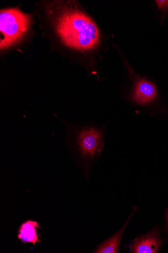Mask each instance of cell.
Segmentation results:
<instances>
[{"label":"cell","instance_id":"obj_4","mask_svg":"<svg viewBox=\"0 0 168 253\" xmlns=\"http://www.w3.org/2000/svg\"><path fill=\"white\" fill-rule=\"evenodd\" d=\"M132 87L127 98L133 104L141 108H146L158 100L159 98L157 86L146 78L130 73Z\"/></svg>","mask_w":168,"mask_h":253},{"label":"cell","instance_id":"obj_2","mask_svg":"<svg viewBox=\"0 0 168 253\" xmlns=\"http://www.w3.org/2000/svg\"><path fill=\"white\" fill-rule=\"evenodd\" d=\"M65 125L67 139L74 143L79 156L88 168L101 154L104 146L108 123H68L60 120Z\"/></svg>","mask_w":168,"mask_h":253},{"label":"cell","instance_id":"obj_8","mask_svg":"<svg viewBox=\"0 0 168 253\" xmlns=\"http://www.w3.org/2000/svg\"><path fill=\"white\" fill-rule=\"evenodd\" d=\"M158 8L164 12L168 10V1H162V0H157L155 1Z\"/></svg>","mask_w":168,"mask_h":253},{"label":"cell","instance_id":"obj_7","mask_svg":"<svg viewBox=\"0 0 168 253\" xmlns=\"http://www.w3.org/2000/svg\"><path fill=\"white\" fill-rule=\"evenodd\" d=\"M131 216L127 220L125 225L113 236L99 246L95 253H117L119 252L120 243L124 233L125 229Z\"/></svg>","mask_w":168,"mask_h":253},{"label":"cell","instance_id":"obj_6","mask_svg":"<svg viewBox=\"0 0 168 253\" xmlns=\"http://www.w3.org/2000/svg\"><path fill=\"white\" fill-rule=\"evenodd\" d=\"M40 228L38 223L34 220L24 222L19 228L18 238L23 243H32L34 246L40 242L37 228Z\"/></svg>","mask_w":168,"mask_h":253},{"label":"cell","instance_id":"obj_1","mask_svg":"<svg viewBox=\"0 0 168 253\" xmlns=\"http://www.w3.org/2000/svg\"><path fill=\"white\" fill-rule=\"evenodd\" d=\"M50 14L56 30L64 43L76 50H91L98 47L101 34L92 19L78 7L55 3Z\"/></svg>","mask_w":168,"mask_h":253},{"label":"cell","instance_id":"obj_9","mask_svg":"<svg viewBox=\"0 0 168 253\" xmlns=\"http://www.w3.org/2000/svg\"><path fill=\"white\" fill-rule=\"evenodd\" d=\"M167 219H168V211L167 212Z\"/></svg>","mask_w":168,"mask_h":253},{"label":"cell","instance_id":"obj_3","mask_svg":"<svg viewBox=\"0 0 168 253\" xmlns=\"http://www.w3.org/2000/svg\"><path fill=\"white\" fill-rule=\"evenodd\" d=\"M31 21V14L23 13L17 8L2 9L0 12L1 50L8 48L25 36Z\"/></svg>","mask_w":168,"mask_h":253},{"label":"cell","instance_id":"obj_5","mask_svg":"<svg viewBox=\"0 0 168 253\" xmlns=\"http://www.w3.org/2000/svg\"><path fill=\"white\" fill-rule=\"evenodd\" d=\"M162 245V241L156 231L135 239L130 246L131 253H156Z\"/></svg>","mask_w":168,"mask_h":253}]
</instances>
